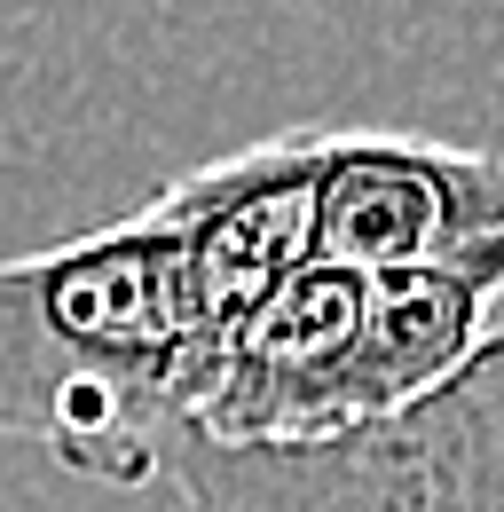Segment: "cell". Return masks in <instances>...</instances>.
<instances>
[{"instance_id": "5", "label": "cell", "mask_w": 504, "mask_h": 512, "mask_svg": "<svg viewBox=\"0 0 504 512\" xmlns=\"http://www.w3.org/2000/svg\"><path fill=\"white\" fill-rule=\"evenodd\" d=\"M363 276L371 284L347 363V434L441 394L497 339L489 300H504L489 276H457V268H363Z\"/></svg>"}, {"instance_id": "2", "label": "cell", "mask_w": 504, "mask_h": 512, "mask_svg": "<svg viewBox=\"0 0 504 512\" xmlns=\"http://www.w3.org/2000/svg\"><path fill=\"white\" fill-rule=\"evenodd\" d=\"M174 512H504V331L457 379L331 442H205L166 465Z\"/></svg>"}, {"instance_id": "3", "label": "cell", "mask_w": 504, "mask_h": 512, "mask_svg": "<svg viewBox=\"0 0 504 512\" xmlns=\"http://www.w3.org/2000/svg\"><path fill=\"white\" fill-rule=\"evenodd\" d=\"M315 253L347 268H457L504 292V150L410 127H323Z\"/></svg>"}, {"instance_id": "1", "label": "cell", "mask_w": 504, "mask_h": 512, "mask_svg": "<svg viewBox=\"0 0 504 512\" xmlns=\"http://www.w3.org/2000/svg\"><path fill=\"white\" fill-rule=\"evenodd\" d=\"M221 363L229 339L158 205L0 253V434L40 442L95 489H166Z\"/></svg>"}, {"instance_id": "4", "label": "cell", "mask_w": 504, "mask_h": 512, "mask_svg": "<svg viewBox=\"0 0 504 512\" xmlns=\"http://www.w3.org/2000/svg\"><path fill=\"white\" fill-rule=\"evenodd\" d=\"M315 174H323V127H284L150 197L174 221L197 300L229 347L252 308L315 253Z\"/></svg>"}]
</instances>
